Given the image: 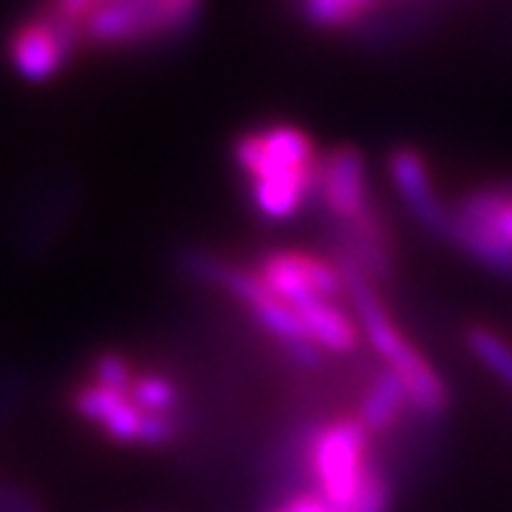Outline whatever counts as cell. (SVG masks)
Returning a JSON list of instances; mask_svg holds the SVG:
<instances>
[{
  "label": "cell",
  "mask_w": 512,
  "mask_h": 512,
  "mask_svg": "<svg viewBox=\"0 0 512 512\" xmlns=\"http://www.w3.org/2000/svg\"><path fill=\"white\" fill-rule=\"evenodd\" d=\"M362 268L367 279L379 288L393 279V248H390V234H387V222L382 211L376 208V202L367 208L362 217L353 222L339 225L336 245Z\"/></svg>",
  "instance_id": "9"
},
{
  "label": "cell",
  "mask_w": 512,
  "mask_h": 512,
  "mask_svg": "<svg viewBox=\"0 0 512 512\" xmlns=\"http://www.w3.org/2000/svg\"><path fill=\"white\" fill-rule=\"evenodd\" d=\"M456 217L467 222H478L493 228L495 234L512 242V185H487V188H476L453 211Z\"/></svg>",
  "instance_id": "14"
},
{
  "label": "cell",
  "mask_w": 512,
  "mask_h": 512,
  "mask_svg": "<svg viewBox=\"0 0 512 512\" xmlns=\"http://www.w3.org/2000/svg\"><path fill=\"white\" fill-rule=\"evenodd\" d=\"M370 433L365 424L348 416L319 424L308 436L305 461L311 470L316 493L333 512H345L370 476Z\"/></svg>",
  "instance_id": "3"
},
{
  "label": "cell",
  "mask_w": 512,
  "mask_h": 512,
  "mask_svg": "<svg viewBox=\"0 0 512 512\" xmlns=\"http://www.w3.org/2000/svg\"><path fill=\"white\" fill-rule=\"evenodd\" d=\"M137 379L134 367L128 362L123 353H100L92 362V382L103 384V387H111V390H123L128 393L131 384Z\"/></svg>",
  "instance_id": "17"
},
{
  "label": "cell",
  "mask_w": 512,
  "mask_h": 512,
  "mask_svg": "<svg viewBox=\"0 0 512 512\" xmlns=\"http://www.w3.org/2000/svg\"><path fill=\"white\" fill-rule=\"evenodd\" d=\"M464 345L495 379H501L512 390V345L504 336L484 325H473L464 333Z\"/></svg>",
  "instance_id": "15"
},
{
  "label": "cell",
  "mask_w": 512,
  "mask_h": 512,
  "mask_svg": "<svg viewBox=\"0 0 512 512\" xmlns=\"http://www.w3.org/2000/svg\"><path fill=\"white\" fill-rule=\"evenodd\" d=\"M256 274L268 282V288L282 296L291 308L308 299H339L345 293V279L339 274L336 262L325 256L276 248L259 256Z\"/></svg>",
  "instance_id": "6"
},
{
  "label": "cell",
  "mask_w": 512,
  "mask_h": 512,
  "mask_svg": "<svg viewBox=\"0 0 512 512\" xmlns=\"http://www.w3.org/2000/svg\"><path fill=\"white\" fill-rule=\"evenodd\" d=\"M387 174L396 188L399 200L410 211L419 228L441 239H450L453 211L439 200L436 185L430 177V165L421 157L419 148L396 146L387 154Z\"/></svg>",
  "instance_id": "7"
},
{
  "label": "cell",
  "mask_w": 512,
  "mask_h": 512,
  "mask_svg": "<svg viewBox=\"0 0 512 512\" xmlns=\"http://www.w3.org/2000/svg\"><path fill=\"white\" fill-rule=\"evenodd\" d=\"M393 507V487H390V478L384 476L382 470H370V476L362 484L359 495L353 498L345 512H390Z\"/></svg>",
  "instance_id": "18"
},
{
  "label": "cell",
  "mask_w": 512,
  "mask_h": 512,
  "mask_svg": "<svg viewBox=\"0 0 512 512\" xmlns=\"http://www.w3.org/2000/svg\"><path fill=\"white\" fill-rule=\"evenodd\" d=\"M450 242L467 256H473L478 265H484L487 271L512 279V242H507L501 234H495L493 228L461 220V217L453 214Z\"/></svg>",
  "instance_id": "13"
},
{
  "label": "cell",
  "mask_w": 512,
  "mask_h": 512,
  "mask_svg": "<svg viewBox=\"0 0 512 512\" xmlns=\"http://www.w3.org/2000/svg\"><path fill=\"white\" fill-rule=\"evenodd\" d=\"M322 208L336 225L353 222L373 205L367 165L362 151L353 146H336L322 154L319 163V188H316Z\"/></svg>",
  "instance_id": "8"
},
{
  "label": "cell",
  "mask_w": 512,
  "mask_h": 512,
  "mask_svg": "<svg viewBox=\"0 0 512 512\" xmlns=\"http://www.w3.org/2000/svg\"><path fill=\"white\" fill-rule=\"evenodd\" d=\"M177 265L185 276H191L194 282L220 288L228 296H234L239 305H245L256 322L262 325V330H268L271 336H276L282 345H291L299 339H308L305 325L299 319V313L293 311L291 305L276 296L268 282L256 271L239 268L234 262L222 259V256L211 254L205 248H183L177 254Z\"/></svg>",
  "instance_id": "4"
},
{
  "label": "cell",
  "mask_w": 512,
  "mask_h": 512,
  "mask_svg": "<svg viewBox=\"0 0 512 512\" xmlns=\"http://www.w3.org/2000/svg\"><path fill=\"white\" fill-rule=\"evenodd\" d=\"M231 160L248 180L254 211L271 222L293 220L319 188L322 154L311 134L291 123H271L239 134Z\"/></svg>",
  "instance_id": "1"
},
{
  "label": "cell",
  "mask_w": 512,
  "mask_h": 512,
  "mask_svg": "<svg viewBox=\"0 0 512 512\" xmlns=\"http://www.w3.org/2000/svg\"><path fill=\"white\" fill-rule=\"evenodd\" d=\"M407 407H410V393H407L402 379L396 373H390V370H382L373 379V384L367 387L356 419L365 424L370 436H379V433L390 430L396 421L402 419Z\"/></svg>",
  "instance_id": "12"
},
{
  "label": "cell",
  "mask_w": 512,
  "mask_h": 512,
  "mask_svg": "<svg viewBox=\"0 0 512 512\" xmlns=\"http://www.w3.org/2000/svg\"><path fill=\"white\" fill-rule=\"evenodd\" d=\"M23 399V379L18 373H3L0 376V421H9L18 413Z\"/></svg>",
  "instance_id": "21"
},
{
  "label": "cell",
  "mask_w": 512,
  "mask_h": 512,
  "mask_svg": "<svg viewBox=\"0 0 512 512\" xmlns=\"http://www.w3.org/2000/svg\"><path fill=\"white\" fill-rule=\"evenodd\" d=\"M128 396L143 413H174V407L180 402V390L171 379H165L160 373H146L137 376Z\"/></svg>",
  "instance_id": "16"
},
{
  "label": "cell",
  "mask_w": 512,
  "mask_h": 512,
  "mask_svg": "<svg viewBox=\"0 0 512 512\" xmlns=\"http://www.w3.org/2000/svg\"><path fill=\"white\" fill-rule=\"evenodd\" d=\"M274 512H333L330 504L316 493V490H305V493L291 495L285 504H279Z\"/></svg>",
  "instance_id": "22"
},
{
  "label": "cell",
  "mask_w": 512,
  "mask_h": 512,
  "mask_svg": "<svg viewBox=\"0 0 512 512\" xmlns=\"http://www.w3.org/2000/svg\"><path fill=\"white\" fill-rule=\"evenodd\" d=\"M20 512H46V507H43V501H40V504H35V507H29V510H20Z\"/></svg>",
  "instance_id": "24"
},
{
  "label": "cell",
  "mask_w": 512,
  "mask_h": 512,
  "mask_svg": "<svg viewBox=\"0 0 512 512\" xmlns=\"http://www.w3.org/2000/svg\"><path fill=\"white\" fill-rule=\"evenodd\" d=\"M180 436V419L174 413H146L140 444L143 447H165Z\"/></svg>",
  "instance_id": "19"
},
{
  "label": "cell",
  "mask_w": 512,
  "mask_h": 512,
  "mask_svg": "<svg viewBox=\"0 0 512 512\" xmlns=\"http://www.w3.org/2000/svg\"><path fill=\"white\" fill-rule=\"evenodd\" d=\"M72 407L80 419L92 421L100 430H106L109 439L120 441V444H137L140 441L146 413L123 390H111V387L94 382L83 384L74 390Z\"/></svg>",
  "instance_id": "10"
},
{
  "label": "cell",
  "mask_w": 512,
  "mask_h": 512,
  "mask_svg": "<svg viewBox=\"0 0 512 512\" xmlns=\"http://www.w3.org/2000/svg\"><path fill=\"white\" fill-rule=\"evenodd\" d=\"M285 350H288L291 362H296L299 367H305V370H313V367L322 365V350L316 348L311 339L291 342V345H285Z\"/></svg>",
  "instance_id": "23"
},
{
  "label": "cell",
  "mask_w": 512,
  "mask_h": 512,
  "mask_svg": "<svg viewBox=\"0 0 512 512\" xmlns=\"http://www.w3.org/2000/svg\"><path fill=\"white\" fill-rule=\"evenodd\" d=\"M345 279V296L350 299L353 316L362 328V336L370 350L384 362V370L396 373L410 393V407L419 410L421 416H444L450 410V387L441 379V373L427 362L396 319L384 308L382 293L367 279V274L350 259L345 251L333 248L330 256Z\"/></svg>",
  "instance_id": "2"
},
{
  "label": "cell",
  "mask_w": 512,
  "mask_h": 512,
  "mask_svg": "<svg viewBox=\"0 0 512 512\" xmlns=\"http://www.w3.org/2000/svg\"><path fill=\"white\" fill-rule=\"evenodd\" d=\"M40 504L32 490H26L23 484H15V481H0V512H20L29 510Z\"/></svg>",
  "instance_id": "20"
},
{
  "label": "cell",
  "mask_w": 512,
  "mask_h": 512,
  "mask_svg": "<svg viewBox=\"0 0 512 512\" xmlns=\"http://www.w3.org/2000/svg\"><path fill=\"white\" fill-rule=\"evenodd\" d=\"M80 52H86L83 35L72 23L57 18L49 3L26 12L3 40V55L26 83H52Z\"/></svg>",
  "instance_id": "5"
},
{
  "label": "cell",
  "mask_w": 512,
  "mask_h": 512,
  "mask_svg": "<svg viewBox=\"0 0 512 512\" xmlns=\"http://www.w3.org/2000/svg\"><path fill=\"white\" fill-rule=\"evenodd\" d=\"M293 311L299 313L305 333L316 348L322 353H333V356H345L359 348L362 339V328L356 322V316L345 308H339L336 299H308L302 305H296Z\"/></svg>",
  "instance_id": "11"
}]
</instances>
